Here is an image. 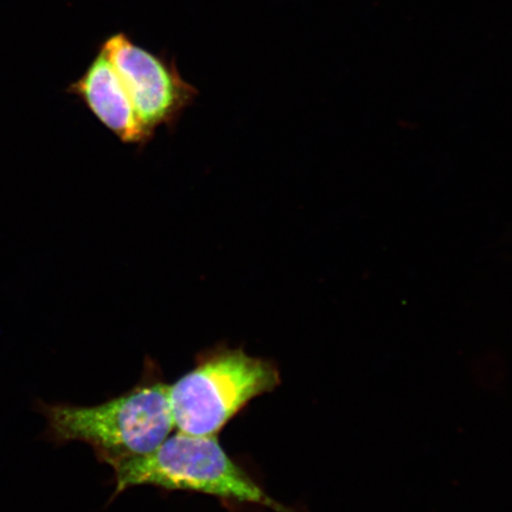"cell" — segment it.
Wrapping results in <instances>:
<instances>
[{"label":"cell","mask_w":512,"mask_h":512,"mask_svg":"<svg viewBox=\"0 0 512 512\" xmlns=\"http://www.w3.org/2000/svg\"><path fill=\"white\" fill-rule=\"evenodd\" d=\"M117 497L136 486L189 491L228 504H251L274 512H300L275 501L245 467L224 451L219 438L172 433L147 456L112 467Z\"/></svg>","instance_id":"7a4b0ae2"},{"label":"cell","mask_w":512,"mask_h":512,"mask_svg":"<svg viewBox=\"0 0 512 512\" xmlns=\"http://www.w3.org/2000/svg\"><path fill=\"white\" fill-rule=\"evenodd\" d=\"M100 50L123 82L146 132L153 138L159 127L174 131L200 94L182 78L175 59L151 53L125 32L107 38Z\"/></svg>","instance_id":"277c9868"},{"label":"cell","mask_w":512,"mask_h":512,"mask_svg":"<svg viewBox=\"0 0 512 512\" xmlns=\"http://www.w3.org/2000/svg\"><path fill=\"white\" fill-rule=\"evenodd\" d=\"M68 93L78 96L120 142L143 149L153 139L140 123L130 96L104 51H99L86 73L70 85Z\"/></svg>","instance_id":"5b68a950"},{"label":"cell","mask_w":512,"mask_h":512,"mask_svg":"<svg viewBox=\"0 0 512 512\" xmlns=\"http://www.w3.org/2000/svg\"><path fill=\"white\" fill-rule=\"evenodd\" d=\"M280 383L273 361L217 344L200 352L194 368L169 384L175 428L197 437H217L249 402L272 393Z\"/></svg>","instance_id":"3957f363"},{"label":"cell","mask_w":512,"mask_h":512,"mask_svg":"<svg viewBox=\"0 0 512 512\" xmlns=\"http://www.w3.org/2000/svg\"><path fill=\"white\" fill-rule=\"evenodd\" d=\"M35 408L47 421L42 439L56 446L81 441L111 467L147 456L175 430L169 384L149 360L142 380L117 398L91 407L37 400Z\"/></svg>","instance_id":"6da1fadb"}]
</instances>
